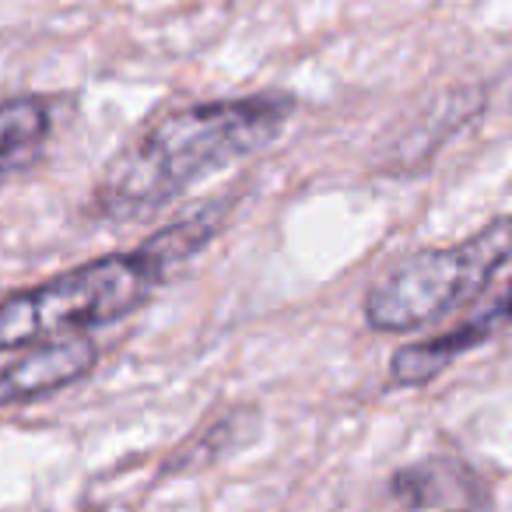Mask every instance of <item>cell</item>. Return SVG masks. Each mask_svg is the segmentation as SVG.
Masks as SVG:
<instances>
[{
	"label": "cell",
	"instance_id": "obj_1",
	"mask_svg": "<svg viewBox=\"0 0 512 512\" xmlns=\"http://www.w3.org/2000/svg\"><path fill=\"white\" fill-rule=\"evenodd\" d=\"M292 113L295 102L274 92L172 109L109 162L92 193V214L130 221L158 211L197 179L274 144Z\"/></svg>",
	"mask_w": 512,
	"mask_h": 512
},
{
	"label": "cell",
	"instance_id": "obj_2",
	"mask_svg": "<svg viewBox=\"0 0 512 512\" xmlns=\"http://www.w3.org/2000/svg\"><path fill=\"white\" fill-rule=\"evenodd\" d=\"M221 221L225 207L214 204L155 232L144 246L102 256L8 295L0 302V351L39 348L130 316L214 239Z\"/></svg>",
	"mask_w": 512,
	"mask_h": 512
},
{
	"label": "cell",
	"instance_id": "obj_4",
	"mask_svg": "<svg viewBox=\"0 0 512 512\" xmlns=\"http://www.w3.org/2000/svg\"><path fill=\"white\" fill-rule=\"evenodd\" d=\"M512 323V278L484 302L481 309L467 316L460 327L446 330L439 337H428V341L407 344L397 355L390 358V376L400 386H421L428 379L439 376L446 365H453L456 358H463L467 351L488 344L495 334H502Z\"/></svg>",
	"mask_w": 512,
	"mask_h": 512
},
{
	"label": "cell",
	"instance_id": "obj_6",
	"mask_svg": "<svg viewBox=\"0 0 512 512\" xmlns=\"http://www.w3.org/2000/svg\"><path fill=\"white\" fill-rule=\"evenodd\" d=\"M390 495L411 512H477L484 505V481L456 456H432L400 467L390 477Z\"/></svg>",
	"mask_w": 512,
	"mask_h": 512
},
{
	"label": "cell",
	"instance_id": "obj_3",
	"mask_svg": "<svg viewBox=\"0 0 512 512\" xmlns=\"http://www.w3.org/2000/svg\"><path fill=\"white\" fill-rule=\"evenodd\" d=\"M512 260V214L456 246L421 249L386 271L365 295V323L379 334H407L442 320L481 295Z\"/></svg>",
	"mask_w": 512,
	"mask_h": 512
},
{
	"label": "cell",
	"instance_id": "obj_5",
	"mask_svg": "<svg viewBox=\"0 0 512 512\" xmlns=\"http://www.w3.org/2000/svg\"><path fill=\"white\" fill-rule=\"evenodd\" d=\"M95 365H99V348L85 337L39 344L36 351L0 369V411L67 390V386L81 383Z\"/></svg>",
	"mask_w": 512,
	"mask_h": 512
},
{
	"label": "cell",
	"instance_id": "obj_7",
	"mask_svg": "<svg viewBox=\"0 0 512 512\" xmlns=\"http://www.w3.org/2000/svg\"><path fill=\"white\" fill-rule=\"evenodd\" d=\"M53 134V109L36 95L0 99V179L18 176L43 158Z\"/></svg>",
	"mask_w": 512,
	"mask_h": 512
}]
</instances>
